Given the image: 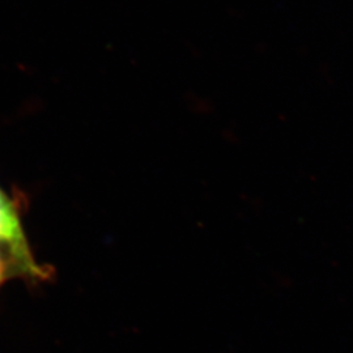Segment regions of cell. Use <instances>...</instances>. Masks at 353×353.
Wrapping results in <instances>:
<instances>
[{
  "label": "cell",
  "instance_id": "6da1fadb",
  "mask_svg": "<svg viewBox=\"0 0 353 353\" xmlns=\"http://www.w3.org/2000/svg\"><path fill=\"white\" fill-rule=\"evenodd\" d=\"M0 259L11 276L45 278L46 272L36 263L14 203L0 189Z\"/></svg>",
  "mask_w": 353,
  "mask_h": 353
}]
</instances>
